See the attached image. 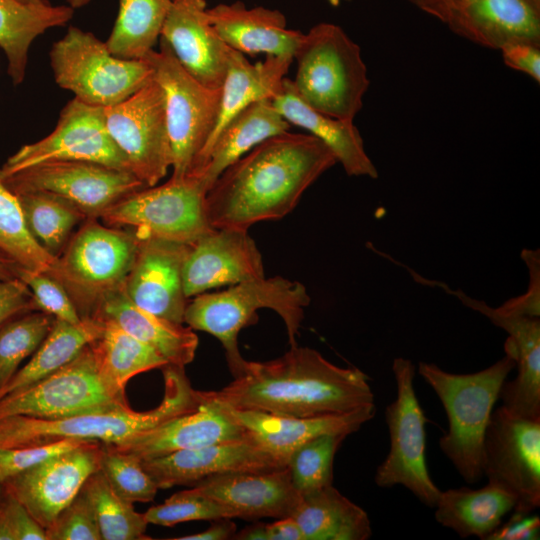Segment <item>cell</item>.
Segmentation results:
<instances>
[{"mask_svg":"<svg viewBox=\"0 0 540 540\" xmlns=\"http://www.w3.org/2000/svg\"><path fill=\"white\" fill-rule=\"evenodd\" d=\"M337 163L333 152L308 133L266 139L228 166L206 194L213 229L248 230L288 215L304 192Z\"/></svg>","mask_w":540,"mask_h":540,"instance_id":"obj_1","label":"cell"},{"mask_svg":"<svg viewBox=\"0 0 540 540\" xmlns=\"http://www.w3.org/2000/svg\"><path fill=\"white\" fill-rule=\"evenodd\" d=\"M211 393L233 409L290 417L343 414L374 403L363 371L339 367L297 345L272 360L247 361L239 376Z\"/></svg>","mask_w":540,"mask_h":540,"instance_id":"obj_2","label":"cell"},{"mask_svg":"<svg viewBox=\"0 0 540 540\" xmlns=\"http://www.w3.org/2000/svg\"><path fill=\"white\" fill-rule=\"evenodd\" d=\"M162 371L164 396L161 403L151 410L134 411L127 405L60 419L26 416L2 418L0 448L36 445L62 439L114 445L195 409L202 399V393L192 388L184 368L166 365Z\"/></svg>","mask_w":540,"mask_h":540,"instance_id":"obj_3","label":"cell"},{"mask_svg":"<svg viewBox=\"0 0 540 540\" xmlns=\"http://www.w3.org/2000/svg\"><path fill=\"white\" fill-rule=\"evenodd\" d=\"M504 350V357L476 373L454 374L426 362L418 366L419 374L435 391L447 414L448 431L439 439L440 449L469 484L484 476L485 431L502 385L516 367L508 339Z\"/></svg>","mask_w":540,"mask_h":540,"instance_id":"obj_4","label":"cell"},{"mask_svg":"<svg viewBox=\"0 0 540 540\" xmlns=\"http://www.w3.org/2000/svg\"><path fill=\"white\" fill-rule=\"evenodd\" d=\"M310 304L306 287L281 276L243 281L213 293H202L188 302L184 323L191 329L207 332L222 344L229 370L239 376L246 365L238 346L242 328L254 322L262 308L275 311L283 320L290 346L296 337Z\"/></svg>","mask_w":540,"mask_h":540,"instance_id":"obj_5","label":"cell"},{"mask_svg":"<svg viewBox=\"0 0 540 540\" xmlns=\"http://www.w3.org/2000/svg\"><path fill=\"white\" fill-rule=\"evenodd\" d=\"M293 60L298 96L322 114L353 121L370 85L359 45L340 26L323 22L303 33Z\"/></svg>","mask_w":540,"mask_h":540,"instance_id":"obj_6","label":"cell"},{"mask_svg":"<svg viewBox=\"0 0 540 540\" xmlns=\"http://www.w3.org/2000/svg\"><path fill=\"white\" fill-rule=\"evenodd\" d=\"M139 238L127 228L87 219L57 257L53 276L82 319L92 318L102 298L121 287L134 263Z\"/></svg>","mask_w":540,"mask_h":540,"instance_id":"obj_7","label":"cell"},{"mask_svg":"<svg viewBox=\"0 0 540 540\" xmlns=\"http://www.w3.org/2000/svg\"><path fill=\"white\" fill-rule=\"evenodd\" d=\"M55 82L93 106L115 105L146 85L153 68L146 59L113 55L93 33L70 26L49 52Z\"/></svg>","mask_w":540,"mask_h":540,"instance_id":"obj_8","label":"cell"},{"mask_svg":"<svg viewBox=\"0 0 540 540\" xmlns=\"http://www.w3.org/2000/svg\"><path fill=\"white\" fill-rule=\"evenodd\" d=\"M208 190L198 173L171 176L161 185L143 188L119 200L99 220L130 229L139 239L154 237L192 244L213 229L206 212Z\"/></svg>","mask_w":540,"mask_h":540,"instance_id":"obj_9","label":"cell"},{"mask_svg":"<svg viewBox=\"0 0 540 540\" xmlns=\"http://www.w3.org/2000/svg\"><path fill=\"white\" fill-rule=\"evenodd\" d=\"M146 59L153 78L163 90L172 150V177L191 173L218 121L221 88H209L178 62L167 42L159 38V50Z\"/></svg>","mask_w":540,"mask_h":540,"instance_id":"obj_10","label":"cell"},{"mask_svg":"<svg viewBox=\"0 0 540 540\" xmlns=\"http://www.w3.org/2000/svg\"><path fill=\"white\" fill-rule=\"evenodd\" d=\"M415 370L409 359L393 360L397 395L385 411L390 447L376 469L374 480L381 488L403 485L422 503L435 507L441 490L431 479L426 465L427 420L413 385Z\"/></svg>","mask_w":540,"mask_h":540,"instance_id":"obj_11","label":"cell"},{"mask_svg":"<svg viewBox=\"0 0 540 540\" xmlns=\"http://www.w3.org/2000/svg\"><path fill=\"white\" fill-rule=\"evenodd\" d=\"M103 381L92 342L72 361L40 381L0 399V419H60L127 406Z\"/></svg>","mask_w":540,"mask_h":540,"instance_id":"obj_12","label":"cell"},{"mask_svg":"<svg viewBox=\"0 0 540 540\" xmlns=\"http://www.w3.org/2000/svg\"><path fill=\"white\" fill-rule=\"evenodd\" d=\"M483 474L488 483L515 499L514 513L528 515L540 506V418L492 411L483 442Z\"/></svg>","mask_w":540,"mask_h":540,"instance_id":"obj_13","label":"cell"},{"mask_svg":"<svg viewBox=\"0 0 540 540\" xmlns=\"http://www.w3.org/2000/svg\"><path fill=\"white\" fill-rule=\"evenodd\" d=\"M1 179L14 194L43 191L61 197L87 219H99L110 206L147 187L131 171L86 161L40 163Z\"/></svg>","mask_w":540,"mask_h":540,"instance_id":"obj_14","label":"cell"},{"mask_svg":"<svg viewBox=\"0 0 540 540\" xmlns=\"http://www.w3.org/2000/svg\"><path fill=\"white\" fill-rule=\"evenodd\" d=\"M106 127L132 172L147 186L163 179L172 166L165 98L152 78L127 99L104 108Z\"/></svg>","mask_w":540,"mask_h":540,"instance_id":"obj_15","label":"cell"},{"mask_svg":"<svg viewBox=\"0 0 540 540\" xmlns=\"http://www.w3.org/2000/svg\"><path fill=\"white\" fill-rule=\"evenodd\" d=\"M53 161H86L132 172L128 159L108 132L104 108L75 97L61 110L54 130L10 156L0 168V177Z\"/></svg>","mask_w":540,"mask_h":540,"instance_id":"obj_16","label":"cell"},{"mask_svg":"<svg viewBox=\"0 0 540 540\" xmlns=\"http://www.w3.org/2000/svg\"><path fill=\"white\" fill-rule=\"evenodd\" d=\"M101 450V443L87 442L9 478L2 485L47 529L99 469Z\"/></svg>","mask_w":540,"mask_h":540,"instance_id":"obj_17","label":"cell"},{"mask_svg":"<svg viewBox=\"0 0 540 540\" xmlns=\"http://www.w3.org/2000/svg\"><path fill=\"white\" fill-rule=\"evenodd\" d=\"M190 245L154 237L139 239L134 263L123 284L130 301L161 318L183 324L188 298L182 272Z\"/></svg>","mask_w":540,"mask_h":540,"instance_id":"obj_18","label":"cell"},{"mask_svg":"<svg viewBox=\"0 0 540 540\" xmlns=\"http://www.w3.org/2000/svg\"><path fill=\"white\" fill-rule=\"evenodd\" d=\"M186 297L264 277L262 254L247 230L211 229L190 245L183 265Z\"/></svg>","mask_w":540,"mask_h":540,"instance_id":"obj_19","label":"cell"},{"mask_svg":"<svg viewBox=\"0 0 540 540\" xmlns=\"http://www.w3.org/2000/svg\"><path fill=\"white\" fill-rule=\"evenodd\" d=\"M201 393L202 399L195 409L173 417L126 441L107 446L144 460L179 450L200 448L247 437L244 428L226 405L216 399L211 391Z\"/></svg>","mask_w":540,"mask_h":540,"instance_id":"obj_20","label":"cell"},{"mask_svg":"<svg viewBox=\"0 0 540 540\" xmlns=\"http://www.w3.org/2000/svg\"><path fill=\"white\" fill-rule=\"evenodd\" d=\"M141 463L159 489L195 485L221 474L263 472L288 467L248 436L241 440L175 451L141 460Z\"/></svg>","mask_w":540,"mask_h":540,"instance_id":"obj_21","label":"cell"},{"mask_svg":"<svg viewBox=\"0 0 540 540\" xmlns=\"http://www.w3.org/2000/svg\"><path fill=\"white\" fill-rule=\"evenodd\" d=\"M160 37L189 74L221 88L230 48L210 23L205 0H172Z\"/></svg>","mask_w":540,"mask_h":540,"instance_id":"obj_22","label":"cell"},{"mask_svg":"<svg viewBox=\"0 0 540 540\" xmlns=\"http://www.w3.org/2000/svg\"><path fill=\"white\" fill-rule=\"evenodd\" d=\"M228 407V406H227ZM247 436L288 466L290 455L304 443L326 434L349 435L371 420L374 403L343 414L290 417L228 407Z\"/></svg>","mask_w":540,"mask_h":540,"instance_id":"obj_23","label":"cell"},{"mask_svg":"<svg viewBox=\"0 0 540 540\" xmlns=\"http://www.w3.org/2000/svg\"><path fill=\"white\" fill-rule=\"evenodd\" d=\"M447 26L477 45L500 50L518 42L540 44V12L526 0H450Z\"/></svg>","mask_w":540,"mask_h":540,"instance_id":"obj_24","label":"cell"},{"mask_svg":"<svg viewBox=\"0 0 540 540\" xmlns=\"http://www.w3.org/2000/svg\"><path fill=\"white\" fill-rule=\"evenodd\" d=\"M193 487L232 508L237 518L245 520L291 516L301 499L292 484L288 467L216 475Z\"/></svg>","mask_w":540,"mask_h":540,"instance_id":"obj_25","label":"cell"},{"mask_svg":"<svg viewBox=\"0 0 540 540\" xmlns=\"http://www.w3.org/2000/svg\"><path fill=\"white\" fill-rule=\"evenodd\" d=\"M454 293L466 306L488 317L496 326L504 329L512 343L517 376L504 382L499 398L510 413L540 418V319L539 317L503 315L483 301L469 298L461 291Z\"/></svg>","mask_w":540,"mask_h":540,"instance_id":"obj_26","label":"cell"},{"mask_svg":"<svg viewBox=\"0 0 540 540\" xmlns=\"http://www.w3.org/2000/svg\"><path fill=\"white\" fill-rule=\"evenodd\" d=\"M210 23L231 49L242 54L294 56L303 33L289 29L279 10L247 8L242 2L207 9Z\"/></svg>","mask_w":540,"mask_h":540,"instance_id":"obj_27","label":"cell"},{"mask_svg":"<svg viewBox=\"0 0 540 540\" xmlns=\"http://www.w3.org/2000/svg\"><path fill=\"white\" fill-rule=\"evenodd\" d=\"M92 318L116 324L156 350L168 365L184 368L195 357L199 339L193 329L136 306L126 296L123 285L102 298Z\"/></svg>","mask_w":540,"mask_h":540,"instance_id":"obj_28","label":"cell"},{"mask_svg":"<svg viewBox=\"0 0 540 540\" xmlns=\"http://www.w3.org/2000/svg\"><path fill=\"white\" fill-rule=\"evenodd\" d=\"M290 124L322 141L349 176L375 179L378 171L365 151L362 136L353 121L322 114L308 106L296 93L292 80L285 78L281 92L272 100Z\"/></svg>","mask_w":540,"mask_h":540,"instance_id":"obj_29","label":"cell"},{"mask_svg":"<svg viewBox=\"0 0 540 540\" xmlns=\"http://www.w3.org/2000/svg\"><path fill=\"white\" fill-rule=\"evenodd\" d=\"M292 62V56L282 55L266 56L252 64L244 54L230 48L218 121L192 172L200 167L216 136L236 114L257 101L273 100L281 92Z\"/></svg>","mask_w":540,"mask_h":540,"instance_id":"obj_30","label":"cell"},{"mask_svg":"<svg viewBox=\"0 0 540 540\" xmlns=\"http://www.w3.org/2000/svg\"><path fill=\"white\" fill-rule=\"evenodd\" d=\"M291 125L266 99L250 104L236 114L216 136L200 167L192 172L202 175L209 189L233 162L268 138L290 130Z\"/></svg>","mask_w":540,"mask_h":540,"instance_id":"obj_31","label":"cell"},{"mask_svg":"<svg viewBox=\"0 0 540 540\" xmlns=\"http://www.w3.org/2000/svg\"><path fill=\"white\" fill-rule=\"evenodd\" d=\"M291 517L304 540H367L372 535L367 513L333 485L301 495Z\"/></svg>","mask_w":540,"mask_h":540,"instance_id":"obj_32","label":"cell"},{"mask_svg":"<svg viewBox=\"0 0 540 540\" xmlns=\"http://www.w3.org/2000/svg\"><path fill=\"white\" fill-rule=\"evenodd\" d=\"M514 506L515 499L509 493L488 483L480 489L441 491L434 508L435 518L442 526L462 538L476 536L486 540Z\"/></svg>","mask_w":540,"mask_h":540,"instance_id":"obj_33","label":"cell"},{"mask_svg":"<svg viewBox=\"0 0 540 540\" xmlns=\"http://www.w3.org/2000/svg\"><path fill=\"white\" fill-rule=\"evenodd\" d=\"M73 13L69 5H52L48 1L25 5L17 0H0V48L6 54L14 85L25 78L32 42L48 29L68 23Z\"/></svg>","mask_w":540,"mask_h":540,"instance_id":"obj_34","label":"cell"},{"mask_svg":"<svg viewBox=\"0 0 540 540\" xmlns=\"http://www.w3.org/2000/svg\"><path fill=\"white\" fill-rule=\"evenodd\" d=\"M102 329L103 322L97 318L83 319L80 324L55 319L46 338L28 363L19 368L0 394V399L40 381L72 361L101 335Z\"/></svg>","mask_w":540,"mask_h":540,"instance_id":"obj_35","label":"cell"},{"mask_svg":"<svg viewBox=\"0 0 540 540\" xmlns=\"http://www.w3.org/2000/svg\"><path fill=\"white\" fill-rule=\"evenodd\" d=\"M101 321L103 322L101 335L92 342V345L100 375L114 394L125 397V387L131 378L168 365L165 358L152 347L116 324L107 320Z\"/></svg>","mask_w":540,"mask_h":540,"instance_id":"obj_36","label":"cell"},{"mask_svg":"<svg viewBox=\"0 0 540 540\" xmlns=\"http://www.w3.org/2000/svg\"><path fill=\"white\" fill-rule=\"evenodd\" d=\"M172 0H119V11L105 42L122 59H144L161 36Z\"/></svg>","mask_w":540,"mask_h":540,"instance_id":"obj_37","label":"cell"},{"mask_svg":"<svg viewBox=\"0 0 540 540\" xmlns=\"http://www.w3.org/2000/svg\"><path fill=\"white\" fill-rule=\"evenodd\" d=\"M15 195L30 232L55 257L65 248L74 228L87 220L76 206L54 194L28 191Z\"/></svg>","mask_w":540,"mask_h":540,"instance_id":"obj_38","label":"cell"},{"mask_svg":"<svg viewBox=\"0 0 540 540\" xmlns=\"http://www.w3.org/2000/svg\"><path fill=\"white\" fill-rule=\"evenodd\" d=\"M0 255L25 269L54 276L57 257L48 253L30 232L17 196L0 177Z\"/></svg>","mask_w":540,"mask_h":540,"instance_id":"obj_39","label":"cell"},{"mask_svg":"<svg viewBox=\"0 0 540 540\" xmlns=\"http://www.w3.org/2000/svg\"><path fill=\"white\" fill-rule=\"evenodd\" d=\"M82 491L93 508L102 540L149 539L144 514L122 498L99 469L89 476Z\"/></svg>","mask_w":540,"mask_h":540,"instance_id":"obj_40","label":"cell"},{"mask_svg":"<svg viewBox=\"0 0 540 540\" xmlns=\"http://www.w3.org/2000/svg\"><path fill=\"white\" fill-rule=\"evenodd\" d=\"M55 318L41 310L13 315L0 324V394L50 332Z\"/></svg>","mask_w":540,"mask_h":540,"instance_id":"obj_41","label":"cell"},{"mask_svg":"<svg viewBox=\"0 0 540 540\" xmlns=\"http://www.w3.org/2000/svg\"><path fill=\"white\" fill-rule=\"evenodd\" d=\"M345 434H326L298 447L289 457L291 481L300 495L332 485L334 457Z\"/></svg>","mask_w":540,"mask_h":540,"instance_id":"obj_42","label":"cell"},{"mask_svg":"<svg viewBox=\"0 0 540 540\" xmlns=\"http://www.w3.org/2000/svg\"><path fill=\"white\" fill-rule=\"evenodd\" d=\"M99 470L111 487L125 500L151 502L159 490L138 457L101 444Z\"/></svg>","mask_w":540,"mask_h":540,"instance_id":"obj_43","label":"cell"},{"mask_svg":"<svg viewBox=\"0 0 540 540\" xmlns=\"http://www.w3.org/2000/svg\"><path fill=\"white\" fill-rule=\"evenodd\" d=\"M143 514L148 524L166 527L189 521L237 518L232 508L200 493L194 487L171 495Z\"/></svg>","mask_w":540,"mask_h":540,"instance_id":"obj_44","label":"cell"},{"mask_svg":"<svg viewBox=\"0 0 540 540\" xmlns=\"http://www.w3.org/2000/svg\"><path fill=\"white\" fill-rule=\"evenodd\" d=\"M14 276L24 282L33 294L38 310L71 324H80V317L66 289L47 273L22 268L11 263Z\"/></svg>","mask_w":540,"mask_h":540,"instance_id":"obj_45","label":"cell"},{"mask_svg":"<svg viewBox=\"0 0 540 540\" xmlns=\"http://www.w3.org/2000/svg\"><path fill=\"white\" fill-rule=\"evenodd\" d=\"M45 530L48 540H102L93 508L82 488Z\"/></svg>","mask_w":540,"mask_h":540,"instance_id":"obj_46","label":"cell"},{"mask_svg":"<svg viewBox=\"0 0 540 540\" xmlns=\"http://www.w3.org/2000/svg\"><path fill=\"white\" fill-rule=\"evenodd\" d=\"M87 442L90 441L62 439L36 445L0 448V484L25 470Z\"/></svg>","mask_w":540,"mask_h":540,"instance_id":"obj_47","label":"cell"},{"mask_svg":"<svg viewBox=\"0 0 540 540\" xmlns=\"http://www.w3.org/2000/svg\"><path fill=\"white\" fill-rule=\"evenodd\" d=\"M521 257L530 273L529 288L521 296L503 303L496 312L503 315L539 317L540 315V259L539 250H523Z\"/></svg>","mask_w":540,"mask_h":540,"instance_id":"obj_48","label":"cell"},{"mask_svg":"<svg viewBox=\"0 0 540 540\" xmlns=\"http://www.w3.org/2000/svg\"><path fill=\"white\" fill-rule=\"evenodd\" d=\"M0 513L5 518L14 540H48L45 528L15 497L6 491L0 503Z\"/></svg>","mask_w":540,"mask_h":540,"instance_id":"obj_49","label":"cell"},{"mask_svg":"<svg viewBox=\"0 0 540 540\" xmlns=\"http://www.w3.org/2000/svg\"><path fill=\"white\" fill-rule=\"evenodd\" d=\"M38 310L27 285L18 278L0 280V324L9 317Z\"/></svg>","mask_w":540,"mask_h":540,"instance_id":"obj_50","label":"cell"},{"mask_svg":"<svg viewBox=\"0 0 540 540\" xmlns=\"http://www.w3.org/2000/svg\"><path fill=\"white\" fill-rule=\"evenodd\" d=\"M540 45L518 42L500 49L506 66L530 76L540 83Z\"/></svg>","mask_w":540,"mask_h":540,"instance_id":"obj_51","label":"cell"},{"mask_svg":"<svg viewBox=\"0 0 540 540\" xmlns=\"http://www.w3.org/2000/svg\"><path fill=\"white\" fill-rule=\"evenodd\" d=\"M540 519L534 515L513 513L505 524H501L486 540H531L538 539Z\"/></svg>","mask_w":540,"mask_h":540,"instance_id":"obj_52","label":"cell"},{"mask_svg":"<svg viewBox=\"0 0 540 540\" xmlns=\"http://www.w3.org/2000/svg\"><path fill=\"white\" fill-rule=\"evenodd\" d=\"M261 540H304V537L296 521L288 516L272 523L261 522Z\"/></svg>","mask_w":540,"mask_h":540,"instance_id":"obj_53","label":"cell"},{"mask_svg":"<svg viewBox=\"0 0 540 540\" xmlns=\"http://www.w3.org/2000/svg\"><path fill=\"white\" fill-rule=\"evenodd\" d=\"M236 533V524L231 518L214 520L206 530L186 536L171 538L173 540H226L233 539Z\"/></svg>","mask_w":540,"mask_h":540,"instance_id":"obj_54","label":"cell"},{"mask_svg":"<svg viewBox=\"0 0 540 540\" xmlns=\"http://www.w3.org/2000/svg\"><path fill=\"white\" fill-rule=\"evenodd\" d=\"M348 1V0H347ZM428 15L448 24L451 17L450 0H408Z\"/></svg>","mask_w":540,"mask_h":540,"instance_id":"obj_55","label":"cell"},{"mask_svg":"<svg viewBox=\"0 0 540 540\" xmlns=\"http://www.w3.org/2000/svg\"><path fill=\"white\" fill-rule=\"evenodd\" d=\"M15 278L12 269L11 262L0 255V280H9Z\"/></svg>","mask_w":540,"mask_h":540,"instance_id":"obj_56","label":"cell"},{"mask_svg":"<svg viewBox=\"0 0 540 540\" xmlns=\"http://www.w3.org/2000/svg\"><path fill=\"white\" fill-rule=\"evenodd\" d=\"M90 1L91 0H67L68 5L73 9L83 7L87 5Z\"/></svg>","mask_w":540,"mask_h":540,"instance_id":"obj_57","label":"cell"},{"mask_svg":"<svg viewBox=\"0 0 540 540\" xmlns=\"http://www.w3.org/2000/svg\"><path fill=\"white\" fill-rule=\"evenodd\" d=\"M18 2L25 5H37L46 2L47 0H17Z\"/></svg>","mask_w":540,"mask_h":540,"instance_id":"obj_58","label":"cell"},{"mask_svg":"<svg viewBox=\"0 0 540 540\" xmlns=\"http://www.w3.org/2000/svg\"><path fill=\"white\" fill-rule=\"evenodd\" d=\"M531 6L540 12V0H526Z\"/></svg>","mask_w":540,"mask_h":540,"instance_id":"obj_59","label":"cell"},{"mask_svg":"<svg viewBox=\"0 0 540 540\" xmlns=\"http://www.w3.org/2000/svg\"><path fill=\"white\" fill-rule=\"evenodd\" d=\"M5 496V489L2 484H0V503L2 502L3 498Z\"/></svg>","mask_w":540,"mask_h":540,"instance_id":"obj_60","label":"cell"},{"mask_svg":"<svg viewBox=\"0 0 540 540\" xmlns=\"http://www.w3.org/2000/svg\"><path fill=\"white\" fill-rule=\"evenodd\" d=\"M341 0H328V2L333 6H338Z\"/></svg>","mask_w":540,"mask_h":540,"instance_id":"obj_61","label":"cell"}]
</instances>
